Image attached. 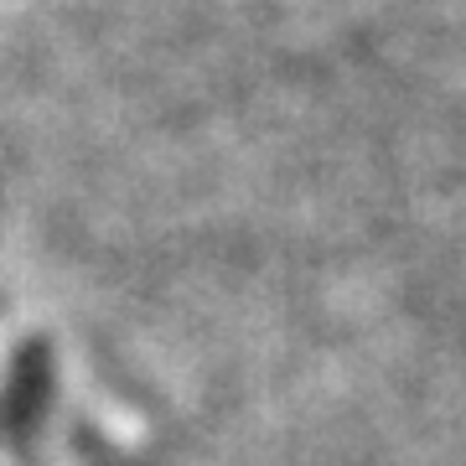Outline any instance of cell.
<instances>
[{
  "instance_id": "1",
  "label": "cell",
  "mask_w": 466,
  "mask_h": 466,
  "mask_svg": "<svg viewBox=\"0 0 466 466\" xmlns=\"http://www.w3.org/2000/svg\"><path fill=\"white\" fill-rule=\"evenodd\" d=\"M47 404H52V348L42 337H32L11 352V368L0 379V441L16 456L32 451Z\"/></svg>"
}]
</instances>
